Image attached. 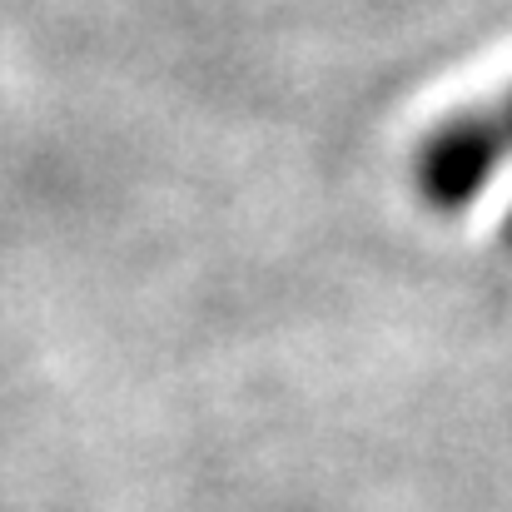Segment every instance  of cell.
Wrapping results in <instances>:
<instances>
[{
  "instance_id": "1",
  "label": "cell",
  "mask_w": 512,
  "mask_h": 512,
  "mask_svg": "<svg viewBox=\"0 0 512 512\" xmlns=\"http://www.w3.org/2000/svg\"><path fill=\"white\" fill-rule=\"evenodd\" d=\"M503 155H512V145L493 110L448 115L413 155V189L433 214H463L493 184Z\"/></svg>"
},
{
  "instance_id": "2",
  "label": "cell",
  "mask_w": 512,
  "mask_h": 512,
  "mask_svg": "<svg viewBox=\"0 0 512 512\" xmlns=\"http://www.w3.org/2000/svg\"><path fill=\"white\" fill-rule=\"evenodd\" d=\"M493 115H498V125H503V135H508V145H512V90L503 95V105H498Z\"/></svg>"
},
{
  "instance_id": "3",
  "label": "cell",
  "mask_w": 512,
  "mask_h": 512,
  "mask_svg": "<svg viewBox=\"0 0 512 512\" xmlns=\"http://www.w3.org/2000/svg\"><path fill=\"white\" fill-rule=\"evenodd\" d=\"M503 239L512 244V209H508V219H503Z\"/></svg>"
}]
</instances>
